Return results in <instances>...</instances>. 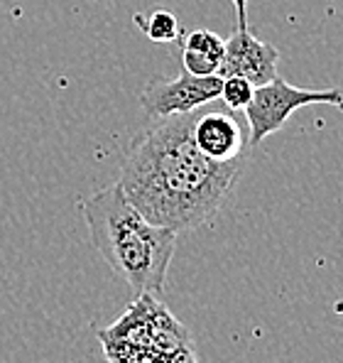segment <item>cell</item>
<instances>
[{
    "mask_svg": "<svg viewBox=\"0 0 343 363\" xmlns=\"http://www.w3.org/2000/svg\"><path fill=\"white\" fill-rule=\"evenodd\" d=\"M194 113L154 118L123 155L118 186L147 221L174 233L196 231L228 201L245 155L213 162L191 135Z\"/></svg>",
    "mask_w": 343,
    "mask_h": 363,
    "instance_id": "obj_1",
    "label": "cell"
},
{
    "mask_svg": "<svg viewBox=\"0 0 343 363\" xmlns=\"http://www.w3.org/2000/svg\"><path fill=\"white\" fill-rule=\"evenodd\" d=\"M81 213L91 243L106 265L137 297L162 295L179 233L147 221L118 184L86 196Z\"/></svg>",
    "mask_w": 343,
    "mask_h": 363,
    "instance_id": "obj_2",
    "label": "cell"
},
{
    "mask_svg": "<svg viewBox=\"0 0 343 363\" xmlns=\"http://www.w3.org/2000/svg\"><path fill=\"white\" fill-rule=\"evenodd\" d=\"M334 106L343 111V89H297L277 74L267 84L255 86L253 101L245 106L250 147L260 145L272 133L287 125L289 116L304 106Z\"/></svg>",
    "mask_w": 343,
    "mask_h": 363,
    "instance_id": "obj_3",
    "label": "cell"
},
{
    "mask_svg": "<svg viewBox=\"0 0 343 363\" xmlns=\"http://www.w3.org/2000/svg\"><path fill=\"white\" fill-rule=\"evenodd\" d=\"M223 77H196L181 69L176 77H152L140 91V106L150 121L176 113H194L221 96Z\"/></svg>",
    "mask_w": 343,
    "mask_h": 363,
    "instance_id": "obj_4",
    "label": "cell"
},
{
    "mask_svg": "<svg viewBox=\"0 0 343 363\" xmlns=\"http://www.w3.org/2000/svg\"><path fill=\"white\" fill-rule=\"evenodd\" d=\"M235 10V30L230 32L226 42V55L223 64L218 69V77H240L250 79L255 86L267 84L270 79L277 77V62L280 52L270 42L255 37L248 28V0H233Z\"/></svg>",
    "mask_w": 343,
    "mask_h": 363,
    "instance_id": "obj_5",
    "label": "cell"
},
{
    "mask_svg": "<svg viewBox=\"0 0 343 363\" xmlns=\"http://www.w3.org/2000/svg\"><path fill=\"white\" fill-rule=\"evenodd\" d=\"M191 135L196 147L213 162H230L235 157H243L250 147L248 123H240L235 111L194 113Z\"/></svg>",
    "mask_w": 343,
    "mask_h": 363,
    "instance_id": "obj_6",
    "label": "cell"
},
{
    "mask_svg": "<svg viewBox=\"0 0 343 363\" xmlns=\"http://www.w3.org/2000/svg\"><path fill=\"white\" fill-rule=\"evenodd\" d=\"M226 55V42L221 35L211 30H191L181 37V69L196 77H211L218 74Z\"/></svg>",
    "mask_w": 343,
    "mask_h": 363,
    "instance_id": "obj_7",
    "label": "cell"
},
{
    "mask_svg": "<svg viewBox=\"0 0 343 363\" xmlns=\"http://www.w3.org/2000/svg\"><path fill=\"white\" fill-rule=\"evenodd\" d=\"M135 28L147 37L154 45H169V42L179 40V20L174 13L169 10H152V13H137L135 18Z\"/></svg>",
    "mask_w": 343,
    "mask_h": 363,
    "instance_id": "obj_8",
    "label": "cell"
},
{
    "mask_svg": "<svg viewBox=\"0 0 343 363\" xmlns=\"http://www.w3.org/2000/svg\"><path fill=\"white\" fill-rule=\"evenodd\" d=\"M253 94H255V84L250 79L240 77V74H233V77H223L221 82V96L223 99V106L228 111H245V106L253 101Z\"/></svg>",
    "mask_w": 343,
    "mask_h": 363,
    "instance_id": "obj_9",
    "label": "cell"
}]
</instances>
